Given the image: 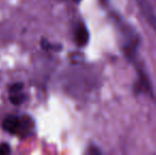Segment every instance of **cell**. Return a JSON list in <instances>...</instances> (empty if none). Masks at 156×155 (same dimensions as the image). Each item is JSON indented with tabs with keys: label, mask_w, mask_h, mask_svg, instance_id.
I'll return each mask as SVG.
<instances>
[{
	"label": "cell",
	"mask_w": 156,
	"mask_h": 155,
	"mask_svg": "<svg viewBox=\"0 0 156 155\" xmlns=\"http://www.w3.org/2000/svg\"><path fill=\"white\" fill-rule=\"evenodd\" d=\"M33 125V120L28 116H8L2 122V128L5 132L23 137L32 132Z\"/></svg>",
	"instance_id": "obj_1"
},
{
	"label": "cell",
	"mask_w": 156,
	"mask_h": 155,
	"mask_svg": "<svg viewBox=\"0 0 156 155\" xmlns=\"http://www.w3.org/2000/svg\"><path fill=\"white\" fill-rule=\"evenodd\" d=\"M23 83H14V84H12L10 86V88H9V91L10 93H17V91H21L23 90Z\"/></svg>",
	"instance_id": "obj_8"
},
{
	"label": "cell",
	"mask_w": 156,
	"mask_h": 155,
	"mask_svg": "<svg viewBox=\"0 0 156 155\" xmlns=\"http://www.w3.org/2000/svg\"><path fill=\"white\" fill-rule=\"evenodd\" d=\"M121 38H122V49L129 60H135L137 49L140 44V37L137 32L131 26L124 25L121 28Z\"/></svg>",
	"instance_id": "obj_2"
},
{
	"label": "cell",
	"mask_w": 156,
	"mask_h": 155,
	"mask_svg": "<svg viewBox=\"0 0 156 155\" xmlns=\"http://www.w3.org/2000/svg\"><path fill=\"white\" fill-rule=\"evenodd\" d=\"M11 152V148L8 143H1L0 145V155L9 154Z\"/></svg>",
	"instance_id": "obj_9"
},
{
	"label": "cell",
	"mask_w": 156,
	"mask_h": 155,
	"mask_svg": "<svg viewBox=\"0 0 156 155\" xmlns=\"http://www.w3.org/2000/svg\"><path fill=\"white\" fill-rule=\"evenodd\" d=\"M137 5L147 23L156 31V14L149 0H136Z\"/></svg>",
	"instance_id": "obj_3"
},
{
	"label": "cell",
	"mask_w": 156,
	"mask_h": 155,
	"mask_svg": "<svg viewBox=\"0 0 156 155\" xmlns=\"http://www.w3.org/2000/svg\"><path fill=\"white\" fill-rule=\"evenodd\" d=\"M41 47H43V49H45V50H58V49H62V47H61V46H54V45H52V44L48 43L46 39H43V41H41Z\"/></svg>",
	"instance_id": "obj_7"
},
{
	"label": "cell",
	"mask_w": 156,
	"mask_h": 155,
	"mask_svg": "<svg viewBox=\"0 0 156 155\" xmlns=\"http://www.w3.org/2000/svg\"><path fill=\"white\" fill-rule=\"evenodd\" d=\"M134 89L137 93H151L152 95L151 82L149 81L148 76L144 71V69H138V80L134 84Z\"/></svg>",
	"instance_id": "obj_4"
},
{
	"label": "cell",
	"mask_w": 156,
	"mask_h": 155,
	"mask_svg": "<svg viewBox=\"0 0 156 155\" xmlns=\"http://www.w3.org/2000/svg\"><path fill=\"white\" fill-rule=\"evenodd\" d=\"M10 100L13 104H15V105H19V104L25 100V95H23L21 91H17V93H10Z\"/></svg>",
	"instance_id": "obj_6"
},
{
	"label": "cell",
	"mask_w": 156,
	"mask_h": 155,
	"mask_svg": "<svg viewBox=\"0 0 156 155\" xmlns=\"http://www.w3.org/2000/svg\"><path fill=\"white\" fill-rule=\"evenodd\" d=\"M74 39H76V44L80 47H84L87 45L89 41V32L86 26L83 23H80L76 25V29H74Z\"/></svg>",
	"instance_id": "obj_5"
},
{
	"label": "cell",
	"mask_w": 156,
	"mask_h": 155,
	"mask_svg": "<svg viewBox=\"0 0 156 155\" xmlns=\"http://www.w3.org/2000/svg\"><path fill=\"white\" fill-rule=\"evenodd\" d=\"M74 2H76V3H80L81 2V0H73Z\"/></svg>",
	"instance_id": "obj_10"
}]
</instances>
